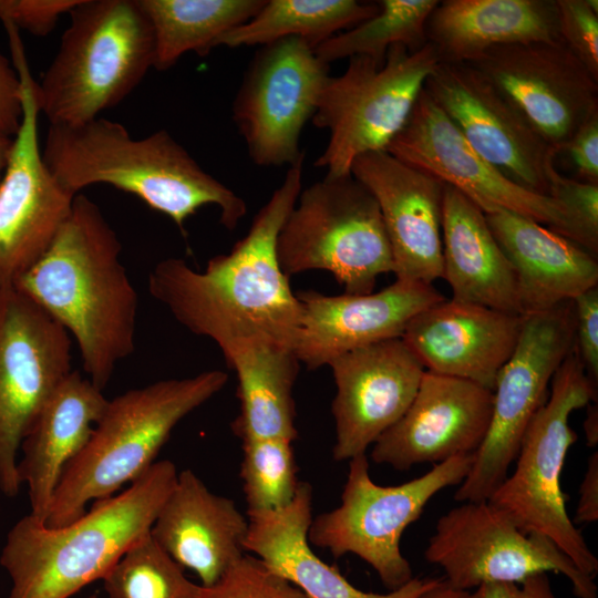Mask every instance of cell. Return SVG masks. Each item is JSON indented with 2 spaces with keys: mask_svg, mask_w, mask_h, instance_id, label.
I'll return each instance as SVG.
<instances>
[{
  "mask_svg": "<svg viewBox=\"0 0 598 598\" xmlns=\"http://www.w3.org/2000/svg\"><path fill=\"white\" fill-rule=\"evenodd\" d=\"M303 158L289 166L228 254L210 258L203 271L167 258L148 275L152 297L190 332L216 342L224 355L252 342L295 351L300 303L279 266L277 240L301 192Z\"/></svg>",
  "mask_w": 598,
  "mask_h": 598,
  "instance_id": "obj_1",
  "label": "cell"
},
{
  "mask_svg": "<svg viewBox=\"0 0 598 598\" xmlns=\"http://www.w3.org/2000/svg\"><path fill=\"white\" fill-rule=\"evenodd\" d=\"M121 251L100 207L79 193L47 251L13 285L74 338L85 375L101 390L135 349L138 296Z\"/></svg>",
  "mask_w": 598,
  "mask_h": 598,
  "instance_id": "obj_2",
  "label": "cell"
},
{
  "mask_svg": "<svg viewBox=\"0 0 598 598\" xmlns=\"http://www.w3.org/2000/svg\"><path fill=\"white\" fill-rule=\"evenodd\" d=\"M42 157L70 193L111 185L166 215L184 236L187 219L203 206H217L230 230L247 213L246 202L205 172L165 130L134 138L121 123L100 116L78 125H49Z\"/></svg>",
  "mask_w": 598,
  "mask_h": 598,
  "instance_id": "obj_3",
  "label": "cell"
},
{
  "mask_svg": "<svg viewBox=\"0 0 598 598\" xmlns=\"http://www.w3.org/2000/svg\"><path fill=\"white\" fill-rule=\"evenodd\" d=\"M177 474L173 462L156 461L123 492L93 502L62 527L23 516L9 530L0 555L11 579L8 598H70L102 580L150 533Z\"/></svg>",
  "mask_w": 598,
  "mask_h": 598,
  "instance_id": "obj_4",
  "label": "cell"
},
{
  "mask_svg": "<svg viewBox=\"0 0 598 598\" xmlns=\"http://www.w3.org/2000/svg\"><path fill=\"white\" fill-rule=\"evenodd\" d=\"M226 372L159 380L112 400L82 451L66 465L54 492L45 525L65 526L86 506L115 495L156 461L173 429L227 383Z\"/></svg>",
  "mask_w": 598,
  "mask_h": 598,
  "instance_id": "obj_5",
  "label": "cell"
},
{
  "mask_svg": "<svg viewBox=\"0 0 598 598\" xmlns=\"http://www.w3.org/2000/svg\"><path fill=\"white\" fill-rule=\"evenodd\" d=\"M40 83L50 125H78L120 104L154 68V38L140 0H81Z\"/></svg>",
  "mask_w": 598,
  "mask_h": 598,
  "instance_id": "obj_6",
  "label": "cell"
},
{
  "mask_svg": "<svg viewBox=\"0 0 598 598\" xmlns=\"http://www.w3.org/2000/svg\"><path fill=\"white\" fill-rule=\"evenodd\" d=\"M597 403V386L588 378L576 346L556 371L544 405L530 421L515 460V471L488 502L522 532L553 540L589 577L598 559L568 516L560 476L577 433L570 414Z\"/></svg>",
  "mask_w": 598,
  "mask_h": 598,
  "instance_id": "obj_7",
  "label": "cell"
},
{
  "mask_svg": "<svg viewBox=\"0 0 598 598\" xmlns=\"http://www.w3.org/2000/svg\"><path fill=\"white\" fill-rule=\"evenodd\" d=\"M289 277L326 270L344 293L367 295L393 272L391 245L374 196L352 174L330 175L300 192L277 240Z\"/></svg>",
  "mask_w": 598,
  "mask_h": 598,
  "instance_id": "obj_8",
  "label": "cell"
},
{
  "mask_svg": "<svg viewBox=\"0 0 598 598\" xmlns=\"http://www.w3.org/2000/svg\"><path fill=\"white\" fill-rule=\"evenodd\" d=\"M439 63L429 42L416 51L395 44L383 64L364 55L349 58L342 74L327 79L311 118L315 126L329 131L315 166L330 175H347L358 156L385 151Z\"/></svg>",
  "mask_w": 598,
  "mask_h": 598,
  "instance_id": "obj_9",
  "label": "cell"
},
{
  "mask_svg": "<svg viewBox=\"0 0 598 598\" xmlns=\"http://www.w3.org/2000/svg\"><path fill=\"white\" fill-rule=\"evenodd\" d=\"M474 454L451 457L414 480L391 486L372 481L365 454L351 458L340 504L312 518L309 543L336 558L353 554L375 570L389 590L402 587L413 578L400 547L404 530L440 491L464 481Z\"/></svg>",
  "mask_w": 598,
  "mask_h": 598,
  "instance_id": "obj_10",
  "label": "cell"
},
{
  "mask_svg": "<svg viewBox=\"0 0 598 598\" xmlns=\"http://www.w3.org/2000/svg\"><path fill=\"white\" fill-rule=\"evenodd\" d=\"M575 344L574 300L524 316L516 347L496 378L486 436L455 501H488L505 481L530 421L548 398L556 371Z\"/></svg>",
  "mask_w": 598,
  "mask_h": 598,
  "instance_id": "obj_11",
  "label": "cell"
},
{
  "mask_svg": "<svg viewBox=\"0 0 598 598\" xmlns=\"http://www.w3.org/2000/svg\"><path fill=\"white\" fill-rule=\"evenodd\" d=\"M385 151L455 188L485 214L529 218L597 255L598 237L568 207L515 183L478 155L424 89Z\"/></svg>",
  "mask_w": 598,
  "mask_h": 598,
  "instance_id": "obj_12",
  "label": "cell"
},
{
  "mask_svg": "<svg viewBox=\"0 0 598 598\" xmlns=\"http://www.w3.org/2000/svg\"><path fill=\"white\" fill-rule=\"evenodd\" d=\"M451 587L468 591L489 582H516L539 573L561 574L577 598H597L592 577L580 571L549 538L522 532L488 501L462 502L442 515L424 550Z\"/></svg>",
  "mask_w": 598,
  "mask_h": 598,
  "instance_id": "obj_13",
  "label": "cell"
},
{
  "mask_svg": "<svg viewBox=\"0 0 598 598\" xmlns=\"http://www.w3.org/2000/svg\"><path fill=\"white\" fill-rule=\"evenodd\" d=\"M72 338L14 286L0 289V491L16 497L21 442L72 371Z\"/></svg>",
  "mask_w": 598,
  "mask_h": 598,
  "instance_id": "obj_14",
  "label": "cell"
},
{
  "mask_svg": "<svg viewBox=\"0 0 598 598\" xmlns=\"http://www.w3.org/2000/svg\"><path fill=\"white\" fill-rule=\"evenodd\" d=\"M4 28L20 80L22 120L0 182V289L13 286L43 256L75 197L43 161L38 140L37 82L19 30L12 24Z\"/></svg>",
  "mask_w": 598,
  "mask_h": 598,
  "instance_id": "obj_15",
  "label": "cell"
},
{
  "mask_svg": "<svg viewBox=\"0 0 598 598\" xmlns=\"http://www.w3.org/2000/svg\"><path fill=\"white\" fill-rule=\"evenodd\" d=\"M329 65L299 38L256 51L233 103V120L256 165L290 166L305 157L301 132L313 116Z\"/></svg>",
  "mask_w": 598,
  "mask_h": 598,
  "instance_id": "obj_16",
  "label": "cell"
},
{
  "mask_svg": "<svg viewBox=\"0 0 598 598\" xmlns=\"http://www.w3.org/2000/svg\"><path fill=\"white\" fill-rule=\"evenodd\" d=\"M424 90L478 155L515 183L549 196L558 153L481 71L440 62Z\"/></svg>",
  "mask_w": 598,
  "mask_h": 598,
  "instance_id": "obj_17",
  "label": "cell"
},
{
  "mask_svg": "<svg viewBox=\"0 0 598 598\" xmlns=\"http://www.w3.org/2000/svg\"><path fill=\"white\" fill-rule=\"evenodd\" d=\"M481 71L557 152L598 113V80L563 43L497 45L468 63Z\"/></svg>",
  "mask_w": 598,
  "mask_h": 598,
  "instance_id": "obj_18",
  "label": "cell"
},
{
  "mask_svg": "<svg viewBox=\"0 0 598 598\" xmlns=\"http://www.w3.org/2000/svg\"><path fill=\"white\" fill-rule=\"evenodd\" d=\"M328 365L337 388L332 457L350 461L365 454L404 414L425 369L401 338L357 348Z\"/></svg>",
  "mask_w": 598,
  "mask_h": 598,
  "instance_id": "obj_19",
  "label": "cell"
},
{
  "mask_svg": "<svg viewBox=\"0 0 598 598\" xmlns=\"http://www.w3.org/2000/svg\"><path fill=\"white\" fill-rule=\"evenodd\" d=\"M493 391L472 381L425 371L404 414L372 445L370 457L406 471L474 454L492 416Z\"/></svg>",
  "mask_w": 598,
  "mask_h": 598,
  "instance_id": "obj_20",
  "label": "cell"
},
{
  "mask_svg": "<svg viewBox=\"0 0 598 598\" xmlns=\"http://www.w3.org/2000/svg\"><path fill=\"white\" fill-rule=\"evenodd\" d=\"M350 173L379 205L396 280L432 285L442 278L444 183L386 151L358 156Z\"/></svg>",
  "mask_w": 598,
  "mask_h": 598,
  "instance_id": "obj_21",
  "label": "cell"
},
{
  "mask_svg": "<svg viewBox=\"0 0 598 598\" xmlns=\"http://www.w3.org/2000/svg\"><path fill=\"white\" fill-rule=\"evenodd\" d=\"M300 324L295 353L308 369L378 341L401 338L410 320L445 300L433 285L395 280L378 292L327 296L297 293Z\"/></svg>",
  "mask_w": 598,
  "mask_h": 598,
  "instance_id": "obj_22",
  "label": "cell"
},
{
  "mask_svg": "<svg viewBox=\"0 0 598 598\" xmlns=\"http://www.w3.org/2000/svg\"><path fill=\"white\" fill-rule=\"evenodd\" d=\"M524 317L481 305L443 300L408 323L401 339L425 371L493 391L512 355Z\"/></svg>",
  "mask_w": 598,
  "mask_h": 598,
  "instance_id": "obj_23",
  "label": "cell"
},
{
  "mask_svg": "<svg viewBox=\"0 0 598 598\" xmlns=\"http://www.w3.org/2000/svg\"><path fill=\"white\" fill-rule=\"evenodd\" d=\"M248 517L233 499L217 495L192 471L177 474L150 534L200 586L214 585L245 554Z\"/></svg>",
  "mask_w": 598,
  "mask_h": 598,
  "instance_id": "obj_24",
  "label": "cell"
},
{
  "mask_svg": "<svg viewBox=\"0 0 598 598\" xmlns=\"http://www.w3.org/2000/svg\"><path fill=\"white\" fill-rule=\"evenodd\" d=\"M311 513L312 487L300 482L293 499L285 507L247 513L245 551L258 557L309 598H417L441 580L413 577L386 594L358 589L311 549L308 540Z\"/></svg>",
  "mask_w": 598,
  "mask_h": 598,
  "instance_id": "obj_25",
  "label": "cell"
},
{
  "mask_svg": "<svg viewBox=\"0 0 598 598\" xmlns=\"http://www.w3.org/2000/svg\"><path fill=\"white\" fill-rule=\"evenodd\" d=\"M109 400L86 375L72 370L49 396L24 435L18 460L31 515L45 520L66 465L89 442Z\"/></svg>",
  "mask_w": 598,
  "mask_h": 598,
  "instance_id": "obj_26",
  "label": "cell"
},
{
  "mask_svg": "<svg viewBox=\"0 0 598 598\" xmlns=\"http://www.w3.org/2000/svg\"><path fill=\"white\" fill-rule=\"evenodd\" d=\"M517 279L522 316L547 311L597 287L596 256L529 218L485 214Z\"/></svg>",
  "mask_w": 598,
  "mask_h": 598,
  "instance_id": "obj_27",
  "label": "cell"
},
{
  "mask_svg": "<svg viewBox=\"0 0 598 598\" xmlns=\"http://www.w3.org/2000/svg\"><path fill=\"white\" fill-rule=\"evenodd\" d=\"M425 37L445 63H471L497 45L561 42L555 0L439 1Z\"/></svg>",
  "mask_w": 598,
  "mask_h": 598,
  "instance_id": "obj_28",
  "label": "cell"
},
{
  "mask_svg": "<svg viewBox=\"0 0 598 598\" xmlns=\"http://www.w3.org/2000/svg\"><path fill=\"white\" fill-rule=\"evenodd\" d=\"M442 278L452 299L522 316L515 270L493 235L485 213L444 184Z\"/></svg>",
  "mask_w": 598,
  "mask_h": 598,
  "instance_id": "obj_29",
  "label": "cell"
},
{
  "mask_svg": "<svg viewBox=\"0 0 598 598\" xmlns=\"http://www.w3.org/2000/svg\"><path fill=\"white\" fill-rule=\"evenodd\" d=\"M235 370L240 414L233 422L234 433L249 439L298 437L295 426L293 384L299 360L290 348L252 342L234 348L225 355Z\"/></svg>",
  "mask_w": 598,
  "mask_h": 598,
  "instance_id": "obj_30",
  "label": "cell"
},
{
  "mask_svg": "<svg viewBox=\"0 0 598 598\" xmlns=\"http://www.w3.org/2000/svg\"><path fill=\"white\" fill-rule=\"evenodd\" d=\"M153 31L154 68L173 66L187 52L205 55L229 30L252 18L265 0H140Z\"/></svg>",
  "mask_w": 598,
  "mask_h": 598,
  "instance_id": "obj_31",
  "label": "cell"
},
{
  "mask_svg": "<svg viewBox=\"0 0 598 598\" xmlns=\"http://www.w3.org/2000/svg\"><path fill=\"white\" fill-rule=\"evenodd\" d=\"M378 11V2L357 0H265L252 18L224 33L216 47H261L285 38H299L315 49Z\"/></svg>",
  "mask_w": 598,
  "mask_h": 598,
  "instance_id": "obj_32",
  "label": "cell"
},
{
  "mask_svg": "<svg viewBox=\"0 0 598 598\" xmlns=\"http://www.w3.org/2000/svg\"><path fill=\"white\" fill-rule=\"evenodd\" d=\"M437 3V0L378 1V13L331 37L313 51L328 64L355 55L383 64L389 49L395 44L416 51L427 43L425 25Z\"/></svg>",
  "mask_w": 598,
  "mask_h": 598,
  "instance_id": "obj_33",
  "label": "cell"
},
{
  "mask_svg": "<svg viewBox=\"0 0 598 598\" xmlns=\"http://www.w3.org/2000/svg\"><path fill=\"white\" fill-rule=\"evenodd\" d=\"M107 598H198L200 585L147 533L103 577Z\"/></svg>",
  "mask_w": 598,
  "mask_h": 598,
  "instance_id": "obj_34",
  "label": "cell"
},
{
  "mask_svg": "<svg viewBox=\"0 0 598 598\" xmlns=\"http://www.w3.org/2000/svg\"><path fill=\"white\" fill-rule=\"evenodd\" d=\"M240 480L249 512L288 505L299 487L292 442L283 439L241 441Z\"/></svg>",
  "mask_w": 598,
  "mask_h": 598,
  "instance_id": "obj_35",
  "label": "cell"
},
{
  "mask_svg": "<svg viewBox=\"0 0 598 598\" xmlns=\"http://www.w3.org/2000/svg\"><path fill=\"white\" fill-rule=\"evenodd\" d=\"M198 598H309L258 557L246 553Z\"/></svg>",
  "mask_w": 598,
  "mask_h": 598,
  "instance_id": "obj_36",
  "label": "cell"
},
{
  "mask_svg": "<svg viewBox=\"0 0 598 598\" xmlns=\"http://www.w3.org/2000/svg\"><path fill=\"white\" fill-rule=\"evenodd\" d=\"M560 41L598 80V1L555 0Z\"/></svg>",
  "mask_w": 598,
  "mask_h": 598,
  "instance_id": "obj_37",
  "label": "cell"
},
{
  "mask_svg": "<svg viewBox=\"0 0 598 598\" xmlns=\"http://www.w3.org/2000/svg\"><path fill=\"white\" fill-rule=\"evenodd\" d=\"M81 0H0V20L11 22L19 31L43 37L55 27L59 18Z\"/></svg>",
  "mask_w": 598,
  "mask_h": 598,
  "instance_id": "obj_38",
  "label": "cell"
},
{
  "mask_svg": "<svg viewBox=\"0 0 598 598\" xmlns=\"http://www.w3.org/2000/svg\"><path fill=\"white\" fill-rule=\"evenodd\" d=\"M576 350L590 381L598 383V287L574 299Z\"/></svg>",
  "mask_w": 598,
  "mask_h": 598,
  "instance_id": "obj_39",
  "label": "cell"
},
{
  "mask_svg": "<svg viewBox=\"0 0 598 598\" xmlns=\"http://www.w3.org/2000/svg\"><path fill=\"white\" fill-rule=\"evenodd\" d=\"M549 196L568 207L587 230L598 237V185L566 178L558 173Z\"/></svg>",
  "mask_w": 598,
  "mask_h": 598,
  "instance_id": "obj_40",
  "label": "cell"
},
{
  "mask_svg": "<svg viewBox=\"0 0 598 598\" xmlns=\"http://www.w3.org/2000/svg\"><path fill=\"white\" fill-rule=\"evenodd\" d=\"M565 151L582 182L598 185V113L580 126Z\"/></svg>",
  "mask_w": 598,
  "mask_h": 598,
  "instance_id": "obj_41",
  "label": "cell"
},
{
  "mask_svg": "<svg viewBox=\"0 0 598 598\" xmlns=\"http://www.w3.org/2000/svg\"><path fill=\"white\" fill-rule=\"evenodd\" d=\"M19 75L9 60L0 53V130L14 136L22 120Z\"/></svg>",
  "mask_w": 598,
  "mask_h": 598,
  "instance_id": "obj_42",
  "label": "cell"
},
{
  "mask_svg": "<svg viewBox=\"0 0 598 598\" xmlns=\"http://www.w3.org/2000/svg\"><path fill=\"white\" fill-rule=\"evenodd\" d=\"M468 598H558L547 573H539L516 582H489L468 594Z\"/></svg>",
  "mask_w": 598,
  "mask_h": 598,
  "instance_id": "obj_43",
  "label": "cell"
},
{
  "mask_svg": "<svg viewBox=\"0 0 598 598\" xmlns=\"http://www.w3.org/2000/svg\"><path fill=\"white\" fill-rule=\"evenodd\" d=\"M598 519V453L588 460L579 487V499L574 523H594Z\"/></svg>",
  "mask_w": 598,
  "mask_h": 598,
  "instance_id": "obj_44",
  "label": "cell"
},
{
  "mask_svg": "<svg viewBox=\"0 0 598 598\" xmlns=\"http://www.w3.org/2000/svg\"><path fill=\"white\" fill-rule=\"evenodd\" d=\"M470 591L451 587L443 578L433 588L426 590L417 598H468Z\"/></svg>",
  "mask_w": 598,
  "mask_h": 598,
  "instance_id": "obj_45",
  "label": "cell"
},
{
  "mask_svg": "<svg viewBox=\"0 0 598 598\" xmlns=\"http://www.w3.org/2000/svg\"><path fill=\"white\" fill-rule=\"evenodd\" d=\"M587 445L594 447L598 443V410L597 403L587 405V416L584 421Z\"/></svg>",
  "mask_w": 598,
  "mask_h": 598,
  "instance_id": "obj_46",
  "label": "cell"
},
{
  "mask_svg": "<svg viewBox=\"0 0 598 598\" xmlns=\"http://www.w3.org/2000/svg\"><path fill=\"white\" fill-rule=\"evenodd\" d=\"M13 137L0 130V182L7 168L11 151L13 147Z\"/></svg>",
  "mask_w": 598,
  "mask_h": 598,
  "instance_id": "obj_47",
  "label": "cell"
},
{
  "mask_svg": "<svg viewBox=\"0 0 598 598\" xmlns=\"http://www.w3.org/2000/svg\"><path fill=\"white\" fill-rule=\"evenodd\" d=\"M87 598H99L97 595H91Z\"/></svg>",
  "mask_w": 598,
  "mask_h": 598,
  "instance_id": "obj_48",
  "label": "cell"
}]
</instances>
